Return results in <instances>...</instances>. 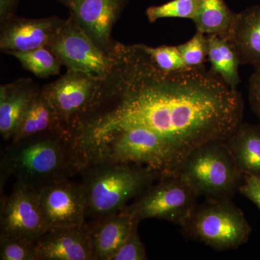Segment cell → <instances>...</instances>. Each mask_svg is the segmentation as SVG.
<instances>
[{"label": "cell", "instance_id": "ac0fdd59", "mask_svg": "<svg viewBox=\"0 0 260 260\" xmlns=\"http://www.w3.org/2000/svg\"><path fill=\"white\" fill-rule=\"evenodd\" d=\"M225 142L242 175L260 177V123L242 122Z\"/></svg>", "mask_w": 260, "mask_h": 260}, {"label": "cell", "instance_id": "4fadbf2b", "mask_svg": "<svg viewBox=\"0 0 260 260\" xmlns=\"http://www.w3.org/2000/svg\"><path fill=\"white\" fill-rule=\"evenodd\" d=\"M64 22L55 17L29 19L13 16L2 23L0 48L10 54L47 47Z\"/></svg>", "mask_w": 260, "mask_h": 260}, {"label": "cell", "instance_id": "7402d4cb", "mask_svg": "<svg viewBox=\"0 0 260 260\" xmlns=\"http://www.w3.org/2000/svg\"><path fill=\"white\" fill-rule=\"evenodd\" d=\"M10 54L16 58L25 70L39 78H47L59 74L60 71V61L47 47Z\"/></svg>", "mask_w": 260, "mask_h": 260}, {"label": "cell", "instance_id": "9c48e42d", "mask_svg": "<svg viewBox=\"0 0 260 260\" xmlns=\"http://www.w3.org/2000/svg\"><path fill=\"white\" fill-rule=\"evenodd\" d=\"M49 230L39 203V191L17 182L1 198L0 237L36 243Z\"/></svg>", "mask_w": 260, "mask_h": 260}, {"label": "cell", "instance_id": "30bf717a", "mask_svg": "<svg viewBox=\"0 0 260 260\" xmlns=\"http://www.w3.org/2000/svg\"><path fill=\"white\" fill-rule=\"evenodd\" d=\"M96 82L85 73L68 70L43 90L63 125L75 130L78 118L94 107Z\"/></svg>", "mask_w": 260, "mask_h": 260}, {"label": "cell", "instance_id": "d4e9b609", "mask_svg": "<svg viewBox=\"0 0 260 260\" xmlns=\"http://www.w3.org/2000/svg\"><path fill=\"white\" fill-rule=\"evenodd\" d=\"M177 48L187 68L203 66L208 58V36L197 30L190 40Z\"/></svg>", "mask_w": 260, "mask_h": 260}, {"label": "cell", "instance_id": "9a60e30c", "mask_svg": "<svg viewBox=\"0 0 260 260\" xmlns=\"http://www.w3.org/2000/svg\"><path fill=\"white\" fill-rule=\"evenodd\" d=\"M225 39L237 54L240 64L260 68V5L237 13Z\"/></svg>", "mask_w": 260, "mask_h": 260}, {"label": "cell", "instance_id": "8992f818", "mask_svg": "<svg viewBox=\"0 0 260 260\" xmlns=\"http://www.w3.org/2000/svg\"><path fill=\"white\" fill-rule=\"evenodd\" d=\"M180 227L188 239L216 251L237 249L248 242L251 232L242 210L231 199H206L197 204Z\"/></svg>", "mask_w": 260, "mask_h": 260}, {"label": "cell", "instance_id": "44dd1931", "mask_svg": "<svg viewBox=\"0 0 260 260\" xmlns=\"http://www.w3.org/2000/svg\"><path fill=\"white\" fill-rule=\"evenodd\" d=\"M237 15L224 0H200L198 12L192 20L198 31L225 38Z\"/></svg>", "mask_w": 260, "mask_h": 260}, {"label": "cell", "instance_id": "277c9868", "mask_svg": "<svg viewBox=\"0 0 260 260\" xmlns=\"http://www.w3.org/2000/svg\"><path fill=\"white\" fill-rule=\"evenodd\" d=\"M88 160L147 166L162 177L178 174L181 162L171 145L153 130L141 126L112 132L83 145Z\"/></svg>", "mask_w": 260, "mask_h": 260}, {"label": "cell", "instance_id": "5b68a950", "mask_svg": "<svg viewBox=\"0 0 260 260\" xmlns=\"http://www.w3.org/2000/svg\"><path fill=\"white\" fill-rule=\"evenodd\" d=\"M178 175L200 197L210 200H232L244 181L225 140L194 149L184 158Z\"/></svg>", "mask_w": 260, "mask_h": 260}, {"label": "cell", "instance_id": "6da1fadb", "mask_svg": "<svg viewBox=\"0 0 260 260\" xmlns=\"http://www.w3.org/2000/svg\"><path fill=\"white\" fill-rule=\"evenodd\" d=\"M130 49L119 102L80 124L83 144L122 128L145 126L161 135L182 164L200 145L229 139L243 122L241 93L204 65L162 71L138 46Z\"/></svg>", "mask_w": 260, "mask_h": 260}, {"label": "cell", "instance_id": "4dcf8cb0", "mask_svg": "<svg viewBox=\"0 0 260 260\" xmlns=\"http://www.w3.org/2000/svg\"><path fill=\"white\" fill-rule=\"evenodd\" d=\"M58 1L63 3V4L66 5V6L69 7L70 5L73 4V3H75L76 0H58Z\"/></svg>", "mask_w": 260, "mask_h": 260}, {"label": "cell", "instance_id": "e0dca14e", "mask_svg": "<svg viewBox=\"0 0 260 260\" xmlns=\"http://www.w3.org/2000/svg\"><path fill=\"white\" fill-rule=\"evenodd\" d=\"M38 90L26 81L2 85L0 88V133L11 140L24 113Z\"/></svg>", "mask_w": 260, "mask_h": 260}, {"label": "cell", "instance_id": "7c38bea8", "mask_svg": "<svg viewBox=\"0 0 260 260\" xmlns=\"http://www.w3.org/2000/svg\"><path fill=\"white\" fill-rule=\"evenodd\" d=\"M35 245L38 260H93L91 223L49 229Z\"/></svg>", "mask_w": 260, "mask_h": 260}, {"label": "cell", "instance_id": "603a6c76", "mask_svg": "<svg viewBox=\"0 0 260 260\" xmlns=\"http://www.w3.org/2000/svg\"><path fill=\"white\" fill-rule=\"evenodd\" d=\"M200 0H172L158 6H152L146 10L151 23L158 19L167 18H186L192 20L198 12Z\"/></svg>", "mask_w": 260, "mask_h": 260}, {"label": "cell", "instance_id": "484cf974", "mask_svg": "<svg viewBox=\"0 0 260 260\" xmlns=\"http://www.w3.org/2000/svg\"><path fill=\"white\" fill-rule=\"evenodd\" d=\"M0 259L38 260L35 243L14 238L0 237Z\"/></svg>", "mask_w": 260, "mask_h": 260}, {"label": "cell", "instance_id": "8fae6325", "mask_svg": "<svg viewBox=\"0 0 260 260\" xmlns=\"http://www.w3.org/2000/svg\"><path fill=\"white\" fill-rule=\"evenodd\" d=\"M39 203L49 229L86 222V205L80 183L59 181L39 191Z\"/></svg>", "mask_w": 260, "mask_h": 260}, {"label": "cell", "instance_id": "d6986e66", "mask_svg": "<svg viewBox=\"0 0 260 260\" xmlns=\"http://www.w3.org/2000/svg\"><path fill=\"white\" fill-rule=\"evenodd\" d=\"M66 127L44 92L37 90L24 113L11 141Z\"/></svg>", "mask_w": 260, "mask_h": 260}, {"label": "cell", "instance_id": "2e32d148", "mask_svg": "<svg viewBox=\"0 0 260 260\" xmlns=\"http://www.w3.org/2000/svg\"><path fill=\"white\" fill-rule=\"evenodd\" d=\"M135 223L124 208L102 219L91 220L93 260H111L129 235Z\"/></svg>", "mask_w": 260, "mask_h": 260}, {"label": "cell", "instance_id": "3957f363", "mask_svg": "<svg viewBox=\"0 0 260 260\" xmlns=\"http://www.w3.org/2000/svg\"><path fill=\"white\" fill-rule=\"evenodd\" d=\"M86 217L97 220L117 213L162 177L147 166L91 159L80 173Z\"/></svg>", "mask_w": 260, "mask_h": 260}, {"label": "cell", "instance_id": "f546056e", "mask_svg": "<svg viewBox=\"0 0 260 260\" xmlns=\"http://www.w3.org/2000/svg\"><path fill=\"white\" fill-rule=\"evenodd\" d=\"M18 0H0V18L3 23L13 16Z\"/></svg>", "mask_w": 260, "mask_h": 260}, {"label": "cell", "instance_id": "f1b7e54d", "mask_svg": "<svg viewBox=\"0 0 260 260\" xmlns=\"http://www.w3.org/2000/svg\"><path fill=\"white\" fill-rule=\"evenodd\" d=\"M249 99L251 110L260 123V68L255 69L249 78Z\"/></svg>", "mask_w": 260, "mask_h": 260}, {"label": "cell", "instance_id": "5bb4252c", "mask_svg": "<svg viewBox=\"0 0 260 260\" xmlns=\"http://www.w3.org/2000/svg\"><path fill=\"white\" fill-rule=\"evenodd\" d=\"M127 0H76L68 8L72 16L94 43L104 49L110 40L116 23Z\"/></svg>", "mask_w": 260, "mask_h": 260}, {"label": "cell", "instance_id": "ba28073f", "mask_svg": "<svg viewBox=\"0 0 260 260\" xmlns=\"http://www.w3.org/2000/svg\"><path fill=\"white\" fill-rule=\"evenodd\" d=\"M47 47L68 70L81 72L97 81L110 73L112 61L73 16L64 22Z\"/></svg>", "mask_w": 260, "mask_h": 260}, {"label": "cell", "instance_id": "83f0119b", "mask_svg": "<svg viewBox=\"0 0 260 260\" xmlns=\"http://www.w3.org/2000/svg\"><path fill=\"white\" fill-rule=\"evenodd\" d=\"M239 191L254 203L260 210V177L244 176Z\"/></svg>", "mask_w": 260, "mask_h": 260}, {"label": "cell", "instance_id": "cb8c5ba5", "mask_svg": "<svg viewBox=\"0 0 260 260\" xmlns=\"http://www.w3.org/2000/svg\"><path fill=\"white\" fill-rule=\"evenodd\" d=\"M137 46L150 57L157 68L162 71L172 72L187 68L177 47L160 46L151 47L143 44Z\"/></svg>", "mask_w": 260, "mask_h": 260}, {"label": "cell", "instance_id": "ffe728a7", "mask_svg": "<svg viewBox=\"0 0 260 260\" xmlns=\"http://www.w3.org/2000/svg\"><path fill=\"white\" fill-rule=\"evenodd\" d=\"M208 36V60L210 70L218 75L229 86L237 90L240 83L237 54L227 39L217 35Z\"/></svg>", "mask_w": 260, "mask_h": 260}, {"label": "cell", "instance_id": "4316f807", "mask_svg": "<svg viewBox=\"0 0 260 260\" xmlns=\"http://www.w3.org/2000/svg\"><path fill=\"white\" fill-rule=\"evenodd\" d=\"M135 223L126 237L111 260H146L148 259L146 250L138 234V225Z\"/></svg>", "mask_w": 260, "mask_h": 260}, {"label": "cell", "instance_id": "52a82bcc", "mask_svg": "<svg viewBox=\"0 0 260 260\" xmlns=\"http://www.w3.org/2000/svg\"><path fill=\"white\" fill-rule=\"evenodd\" d=\"M199 195L180 176L162 177L124 209L133 220H167L177 225L190 215L198 204Z\"/></svg>", "mask_w": 260, "mask_h": 260}, {"label": "cell", "instance_id": "7a4b0ae2", "mask_svg": "<svg viewBox=\"0 0 260 260\" xmlns=\"http://www.w3.org/2000/svg\"><path fill=\"white\" fill-rule=\"evenodd\" d=\"M88 161L74 129L63 127L11 141L0 159L1 191L10 176L37 191L80 174Z\"/></svg>", "mask_w": 260, "mask_h": 260}]
</instances>
